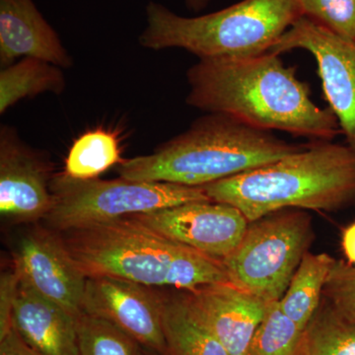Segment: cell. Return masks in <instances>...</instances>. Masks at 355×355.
<instances>
[{
	"instance_id": "cell-1",
	"label": "cell",
	"mask_w": 355,
	"mask_h": 355,
	"mask_svg": "<svg viewBox=\"0 0 355 355\" xmlns=\"http://www.w3.org/2000/svg\"><path fill=\"white\" fill-rule=\"evenodd\" d=\"M186 103L209 114L233 116L259 130L333 141L342 133L330 108H320L309 86L277 53L200 58L187 72Z\"/></svg>"
},
{
	"instance_id": "cell-2",
	"label": "cell",
	"mask_w": 355,
	"mask_h": 355,
	"mask_svg": "<svg viewBox=\"0 0 355 355\" xmlns=\"http://www.w3.org/2000/svg\"><path fill=\"white\" fill-rule=\"evenodd\" d=\"M210 200L236 207L251 222L284 209L336 212L355 207V151L331 141L203 186Z\"/></svg>"
},
{
	"instance_id": "cell-3",
	"label": "cell",
	"mask_w": 355,
	"mask_h": 355,
	"mask_svg": "<svg viewBox=\"0 0 355 355\" xmlns=\"http://www.w3.org/2000/svg\"><path fill=\"white\" fill-rule=\"evenodd\" d=\"M60 235L87 277H118L151 288L184 291L230 282L221 261L158 235L132 219L93 224Z\"/></svg>"
},
{
	"instance_id": "cell-4",
	"label": "cell",
	"mask_w": 355,
	"mask_h": 355,
	"mask_svg": "<svg viewBox=\"0 0 355 355\" xmlns=\"http://www.w3.org/2000/svg\"><path fill=\"white\" fill-rule=\"evenodd\" d=\"M305 146L227 114H209L153 153L121 161L118 171L135 181L203 187L270 164Z\"/></svg>"
},
{
	"instance_id": "cell-5",
	"label": "cell",
	"mask_w": 355,
	"mask_h": 355,
	"mask_svg": "<svg viewBox=\"0 0 355 355\" xmlns=\"http://www.w3.org/2000/svg\"><path fill=\"white\" fill-rule=\"evenodd\" d=\"M146 16V28L139 38L144 48L183 49L200 60L268 53L303 14L298 0H242L195 17H184L150 1Z\"/></svg>"
},
{
	"instance_id": "cell-6",
	"label": "cell",
	"mask_w": 355,
	"mask_h": 355,
	"mask_svg": "<svg viewBox=\"0 0 355 355\" xmlns=\"http://www.w3.org/2000/svg\"><path fill=\"white\" fill-rule=\"evenodd\" d=\"M51 191L53 202L44 220L60 233L182 203L211 200L203 187L135 181L121 177L78 180L64 172L53 175Z\"/></svg>"
},
{
	"instance_id": "cell-7",
	"label": "cell",
	"mask_w": 355,
	"mask_h": 355,
	"mask_svg": "<svg viewBox=\"0 0 355 355\" xmlns=\"http://www.w3.org/2000/svg\"><path fill=\"white\" fill-rule=\"evenodd\" d=\"M314 239L306 210H277L249 222L241 242L221 263L231 284L275 302L286 293Z\"/></svg>"
},
{
	"instance_id": "cell-8",
	"label": "cell",
	"mask_w": 355,
	"mask_h": 355,
	"mask_svg": "<svg viewBox=\"0 0 355 355\" xmlns=\"http://www.w3.org/2000/svg\"><path fill=\"white\" fill-rule=\"evenodd\" d=\"M305 50L316 60L324 98L355 151V41L338 36L302 16L270 48V53Z\"/></svg>"
},
{
	"instance_id": "cell-9",
	"label": "cell",
	"mask_w": 355,
	"mask_h": 355,
	"mask_svg": "<svg viewBox=\"0 0 355 355\" xmlns=\"http://www.w3.org/2000/svg\"><path fill=\"white\" fill-rule=\"evenodd\" d=\"M125 218L218 261L234 251L249 225L239 209L214 200L182 203Z\"/></svg>"
},
{
	"instance_id": "cell-10",
	"label": "cell",
	"mask_w": 355,
	"mask_h": 355,
	"mask_svg": "<svg viewBox=\"0 0 355 355\" xmlns=\"http://www.w3.org/2000/svg\"><path fill=\"white\" fill-rule=\"evenodd\" d=\"M83 312L118 327L142 349L168 355L160 289L118 277H87Z\"/></svg>"
},
{
	"instance_id": "cell-11",
	"label": "cell",
	"mask_w": 355,
	"mask_h": 355,
	"mask_svg": "<svg viewBox=\"0 0 355 355\" xmlns=\"http://www.w3.org/2000/svg\"><path fill=\"white\" fill-rule=\"evenodd\" d=\"M20 282L78 317L87 277L57 231L36 227L21 236L13 252Z\"/></svg>"
},
{
	"instance_id": "cell-12",
	"label": "cell",
	"mask_w": 355,
	"mask_h": 355,
	"mask_svg": "<svg viewBox=\"0 0 355 355\" xmlns=\"http://www.w3.org/2000/svg\"><path fill=\"white\" fill-rule=\"evenodd\" d=\"M50 162L15 128H0V214L12 224L36 223L51 209Z\"/></svg>"
},
{
	"instance_id": "cell-13",
	"label": "cell",
	"mask_w": 355,
	"mask_h": 355,
	"mask_svg": "<svg viewBox=\"0 0 355 355\" xmlns=\"http://www.w3.org/2000/svg\"><path fill=\"white\" fill-rule=\"evenodd\" d=\"M188 293L198 315L228 354L249 355L270 303L231 282L209 284Z\"/></svg>"
},
{
	"instance_id": "cell-14",
	"label": "cell",
	"mask_w": 355,
	"mask_h": 355,
	"mask_svg": "<svg viewBox=\"0 0 355 355\" xmlns=\"http://www.w3.org/2000/svg\"><path fill=\"white\" fill-rule=\"evenodd\" d=\"M36 58L69 69L73 62L33 0H0V65Z\"/></svg>"
},
{
	"instance_id": "cell-15",
	"label": "cell",
	"mask_w": 355,
	"mask_h": 355,
	"mask_svg": "<svg viewBox=\"0 0 355 355\" xmlns=\"http://www.w3.org/2000/svg\"><path fill=\"white\" fill-rule=\"evenodd\" d=\"M12 324L23 340L40 355H79L77 317L21 282Z\"/></svg>"
},
{
	"instance_id": "cell-16",
	"label": "cell",
	"mask_w": 355,
	"mask_h": 355,
	"mask_svg": "<svg viewBox=\"0 0 355 355\" xmlns=\"http://www.w3.org/2000/svg\"><path fill=\"white\" fill-rule=\"evenodd\" d=\"M161 295L168 355H229L198 315L188 291L171 289Z\"/></svg>"
},
{
	"instance_id": "cell-17",
	"label": "cell",
	"mask_w": 355,
	"mask_h": 355,
	"mask_svg": "<svg viewBox=\"0 0 355 355\" xmlns=\"http://www.w3.org/2000/svg\"><path fill=\"white\" fill-rule=\"evenodd\" d=\"M335 258L329 254L306 253L279 300L287 317L305 330L323 299V291Z\"/></svg>"
},
{
	"instance_id": "cell-18",
	"label": "cell",
	"mask_w": 355,
	"mask_h": 355,
	"mask_svg": "<svg viewBox=\"0 0 355 355\" xmlns=\"http://www.w3.org/2000/svg\"><path fill=\"white\" fill-rule=\"evenodd\" d=\"M64 72L57 65L36 58H23L0 72V114L25 98L46 92H64Z\"/></svg>"
},
{
	"instance_id": "cell-19",
	"label": "cell",
	"mask_w": 355,
	"mask_h": 355,
	"mask_svg": "<svg viewBox=\"0 0 355 355\" xmlns=\"http://www.w3.org/2000/svg\"><path fill=\"white\" fill-rule=\"evenodd\" d=\"M299 355H355V323L323 297L305 328Z\"/></svg>"
},
{
	"instance_id": "cell-20",
	"label": "cell",
	"mask_w": 355,
	"mask_h": 355,
	"mask_svg": "<svg viewBox=\"0 0 355 355\" xmlns=\"http://www.w3.org/2000/svg\"><path fill=\"white\" fill-rule=\"evenodd\" d=\"M120 154L114 133L101 128L90 130L70 147L64 173L73 179H97L102 173L121 162Z\"/></svg>"
},
{
	"instance_id": "cell-21",
	"label": "cell",
	"mask_w": 355,
	"mask_h": 355,
	"mask_svg": "<svg viewBox=\"0 0 355 355\" xmlns=\"http://www.w3.org/2000/svg\"><path fill=\"white\" fill-rule=\"evenodd\" d=\"M304 330L284 314L279 301L270 303L254 333L249 355H299Z\"/></svg>"
},
{
	"instance_id": "cell-22",
	"label": "cell",
	"mask_w": 355,
	"mask_h": 355,
	"mask_svg": "<svg viewBox=\"0 0 355 355\" xmlns=\"http://www.w3.org/2000/svg\"><path fill=\"white\" fill-rule=\"evenodd\" d=\"M79 355H144L137 340L113 324L81 313L77 317Z\"/></svg>"
},
{
	"instance_id": "cell-23",
	"label": "cell",
	"mask_w": 355,
	"mask_h": 355,
	"mask_svg": "<svg viewBox=\"0 0 355 355\" xmlns=\"http://www.w3.org/2000/svg\"><path fill=\"white\" fill-rule=\"evenodd\" d=\"M303 16L355 41V0H298Z\"/></svg>"
},
{
	"instance_id": "cell-24",
	"label": "cell",
	"mask_w": 355,
	"mask_h": 355,
	"mask_svg": "<svg viewBox=\"0 0 355 355\" xmlns=\"http://www.w3.org/2000/svg\"><path fill=\"white\" fill-rule=\"evenodd\" d=\"M323 297L343 318L355 323V265L335 260L324 284Z\"/></svg>"
},
{
	"instance_id": "cell-25",
	"label": "cell",
	"mask_w": 355,
	"mask_h": 355,
	"mask_svg": "<svg viewBox=\"0 0 355 355\" xmlns=\"http://www.w3.org/2000/svg\"><path fill=\"white\" fill-rule=\"evenodd\" d=\"M19 284V277L14 268L0 277V338L13 327V308Z\"/></svg>"
},
{
	"instance_id": "cell-26",
	"label": "cell",
	"mask_w": 355,
	"mask_h": 355,
	"mask_svg": "<svg viewBox=\"0 0 355 355\" xmlns=\"http://www.w3.org/2000/svg\"><path fill=\"white\" fill-rule=\"evenodd\" d=\"M0 355H40L21 338L14 327L0 338Z\"/></svg>"
},
{
	"instance_id": "cell-27",
	"label": "cell",
	"mask_w": 355,
	"mask_h": 355,
	"mask_svg": "<svg viewBox=\"0 0 355 355\" xmlns=\"http://www.w3.org/2000/svg\"><path fill=\"white\" fill-rule=\"evenodd\" d=\"M342 249L347 263L355 265V221L343 228Z\"/></svg>"
},
{
	"instance_id": "cell-28",
	"label": "cell",
	"mask_w": 355,
	"mask_h": 355,
	"mask_svg": "<svg viewBox=\"0 0 355 355\" xmlns=\"http://www.w3.org/2000/svg\"><path fill=\"white\" fill-rule=\"evenodd\" d=\"M210 0H184L187 8L193 12H200L209 6Z\"/></svg>"
},
{
	"instance_id": "cell-29",
	"label": "cell",
	"mask_w": 355,
	"mask_h": 355,
	"mask_svg": "<svg viewBox=\"0 0 355 355\" xmlns=\"http://www.w3.org/2000/svg\"><path fill=\"white\" fill-rule=\"evenodd\" d=\"M144 355H160V354H155V352H148V350L144 349Z\"/></svg>"
}]
</instances>
